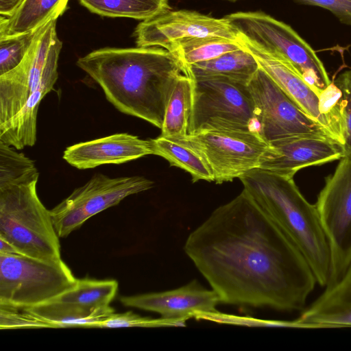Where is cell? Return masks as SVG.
Wrapping results in <instances>:
<instances>
[{
  "mask_svg": "<svg viewBox=\"0 0 351 351\" xmlns=\"http://www.w3.org/2000/svg\"><path fill=\"white\" fill-rule=\"evenodd\" d=\"M344 157L343 145L326 136H297L268 143L258 168L293 178L300 169Z\"/></svg>",
  "mask_w": 351,
  "mask_h": 351,
  "instance_id": "obj_14",
  "label": "cell"
},
{
  "mask_svg": "<svg viewBox=\"0 0 351 351\" xmlns=\"http://www.w3.org/2000/svg\"><path fill=\"white\" fill-rule=\"evenodd\" d=\"M152 141L154 154L164 158L171 166L189 173L193 182L214 181L209 165L203 156L191 145L187 136L175 138L160 135Z\"/></svg>",
  "mask_w": 351,
  "mask_h": 351,
  "instance_id": "obj_22",
  "label": "cell"
},
{
  "mask_svg": "<svg viewBox=\"0 0 351 351\" xmlns=\"http://www.w3.org/2000/svg\"><path fill=\"white\" fill-rule=\"evenodd\" d=\"M69 0H24L10 16L0 17V38L35 31L58 19L66 10Z\"/></svg>",
  "mask_w": 351,
  "mask_h": 351,
  "instance_id": "obj_20",
  "label": "cell"
},
{
  "mask_svg": "<svg viewBox=\"0 0 351 351\" xmlns=\"http://www.w3.org/2000/svg\"><path fill=\"white\" fill-rule=\"evenodd\" d=\"M308 5L318 6L331 12L339 21L351 25V0H295Z\"/></svg>",
  "mask_w": 351,
  "mask_h": 351,
  "instance_id": "obj_31",
  "label": "cell"
},
{
  "mask_svg": "<svg viewBox=\"0 0 351 351\" xmlns=\"http://www.w3.org/2000/svg\"><path fill=\"white\" fill-rule=\"evenodd\" d=\"M315 206L330 248L326 286L329 287L343 276L351 263V158L340 159L326 178Z\"/></svg>",
  "mask_w": 351,
  "mask_h": 351,
  "instance_id": "obj_9",
  "label": "cell"
},
{
  "mask_svg": "<svg viewBox=\"0 0 351 351\" xmlns=\"http://www.w3.org/2000/svg\"><path fill=\"white\" fill-rule=\"evenodd\" d=\"M193 80L188 134L206 130L258 131L256 109L247 84L222 76Z\"/></svg>",
  "mask_w": 351,
  "mask_h": 351,
  "instance_id": "obj_7",
  "label": "cell"
},
{
  "mask_svg": "<svg viewBox=\"0 0 351 351\" xmlns=\"http://www.w3.org/2000/svg\"><path fill=\"white\" fill-rule=\"evenodd\" d=\"M259 67L253 55L241 45L239 49L185 69L186 75L192 79L222 76L248 84Z\"/></svg>",
  "mask_w": 351,
  "mask_h": 351,
  "instance_id": "obj_21",
  "label": "cell"
},
{
  "mask_svg": "<svg viewBox=\"0 0 351 351\" xmlns=\"http://www.w3.org/2000/svg\"><path fill=\"white\" fill-rule=\"evenodd\" d=\"M184 250L221 303L300 311L317 283L297 245L243 189L189 235Z\"/></svg>",
  "mask_w": 351,
  "mask_h": 351,
  "instance_id": "obj_1",
  "label": "cell"
},
{
  "mask_svg": "<svg viewBox=\"0 0 351 351\" xmlns=\"http://www.w3.org/2000/svg\"><path fill=\"white\" fill-rule=\"evenodd\" d=\"M223 19L238 36L289 62L319 95L332 82L314 49L289 25L262 12H239Z\"/></svg>",
  "mask_w": 351,
  "mask_h": 351,
  "instance_id": "obj_6",
  "label": "cell"
},
{
  "mask_svg": "<svg viewBox=\"0 0 351 351\" xmlns=\"http://www.w3.org/2000/svg\"><path fill=\"white\" fill-rule=\"evenodd\" d=\"M115 280L77 279L75 285L53 300L95 312L110 306L118 291Z\"/></svg>",
  "mask_w": 351,
  "mask_h": 351,
  "instance_id": "obj_26",
  "label": "cell"
},
{
  "mask_svg": "<svg viewBox=\"0 0 351 351\" xmlns=\"http://www.w3.org/2000/svg\"><path fill=\"white\" fill-rule=\"evenodd\" d=\"M77 279L66 264L0 254V305L25 308L53 300Z\"/></svg>",
  "mask_w": 351,
  "mask_h": 351,
  "instance_id": "obj_8",
  "label": "cell"
},
{
  "mask_svg": "<svg viewBox=\"0 0 351 351\" xmlns=\"http://www.w3.org/2000/svg\"><path fill=\"white\" fill-rule=\"evenodd\" d=\"M0 254H19L15 248L2 237H0Z\"/></svg>",
  "mask_w": 351,
  "mask_h": 351,
  "instance_id": "obj_33",
  "label": "cell"
},
{
  "mask_svg": "<svg viewBox=\"0 0 351 351\" xmlns=\"http://www.w3.org/2000/svg\"><path fill=\"white\" fill-rule=\"evenodd\" d=\"M297 319L308 329L351 328V263Z\"/></svg>",
  "mask_w": 351,
  "mask_h": 351,
  "instance_id": "obj_18",
  "label": "cell"
},
{
  "mask_svg": "<svg viewBox=\"0 0 351 351\" xmlns=\"http://www.w3.org/2000/svg\"><path fill=\"white\" fill-rule=\"evenodd\" d=\"M187 138L206 160L217 184L258 168L268 145L255 130H206L188 134Z\"/></svg>",
  "mask_w": 351,
  "mask_h": 351,
  "instance_id": "obj_12",
  "label": "cell"
},
{
  "mask_svg": "<svg viewBox=\"0 0 351 351\" xmlns=\"http://www.w3.org/2000/svg\"><path fill=\"white\" fill-rule=\"evenodd\" d=\"M36 168L0 180V237L19 254L49 263L62 261L50 210L36 191Z\"/></svg>",
  "mask_w": 351,
  "mask_h": 351,
  "instance_id": "obj_5",
  "label": "cell"
},
{
  "mask_svg": "<svg viewBox=\"0 0 351 351\" xmlns=\"http://www.w3.org/2000/svg\"><path fill=\"white\" fill-rule=\"evenodd\" d=\"M56 21L39 28L21 64L0 75V141L16 149L34 145L40 103L58 77Z\"/></svg>",
  "mask_w": 351,
  "mask_h": 351,
  "instance_id": "obj_3",
  "label": "cell"
},
{
  "mask_svg": "<svg viewBox=\"0 0 351 351\" xmlns=\"http://www.w3.org/2000/svg\"><path fill=\"white\" fill-rule=\"evenodd\" d=\"M38 29L0 38V75L21 64L30 49Z\"/></svg>",
  "mask_w": 351,
  "mask_h": 351,
  "instance_id": "obj_27",
  "label": "cell"
},
{
  "mask_svg": "<svg viewBox=\"0 0 351 351\" xmlns=\"http://www.w3.org/2000/svg\"><path fill=\"white\" fill-rule=\"evenodd\" d=\"M119 300L125 306L157 313L161 317L185 322L200 313L217 311L216 306L221 303L214 290L205 289L195 280L175 289L122 296Z\"/></svg>",
  "mask_w": 351,
  "mask_h": 351,
  "instance_id": "obj_15",
  "label": "cell"
},
{
  "mask_svg": "<svg viewBox=\"0 0 351 351\" xmlns=\"http://www.w3.org/2000/svg\"><path fill=\"white\" fill-rule=\"evenodd\" d=\"M227 1H239V0H227Z\"/></svg>",
  "mask_w": 351,
  "mask_h": 351,
  "instance_id": "obj_34",
  "label": "cell"
},
{
  "mask_svg": "<svg viewBox=\"0 0 351 351\" xmlns=\"http://www.w3.org/2000/svg\"><path fill=\"white\" fill-rule=\"evenodd\" d=\"M239 43L255 58L259 66L310 117L324 126L338 142L333 126L319 110V95L285 60L264 52L238 36Z\"/></svg>",
  "mask_w": 351,
  "mask_h": 351,
  "instance_id": "obj_17",
  "label": "cell"
},
{
  "mask_svg": "<svg viewBox=\"0 0 351 351\" xmlns=\"http://www.w3.org/2000/svg\"><path fill=\"white\" fill-rule=\"evenodd\" d=\"M153 186L143 176L111 178L97 173L50 210L56 231L65 238L91 217Z\"/></svg>",
  "mask_w": 351,
  "mask_h": 351,
  "instance_id": "obj_10",
  "label": "cell"
},
{
  "mask_svg": "<svg viewBox=\"0 0 351 351\" xmlns=\"http://www.w3.org/2000/svg\"><path fill=\"white\" fill-rule=\"evenodd\" d=\"M76 64L119 111L160 129L173 88L186 74L182 63L159 47L101 48L80 58Z\"/></svg>",
  "mask_w": 351,
  "mask_h": 351,
  "instance_id": "obj_2",
  "label": "cell"
},
{
  "mask_svg": "<svg viewBox=\"0 0 351 351\" xmlns=\"http://www.w3.org/2000/svg\"><path fill=\"white\" fill-rule=\"evenodd\" d=\"M208 36L238 40L236 32L223 18L215 19L185 10H170L143 21L134 32L136 47L164 49L183 38Z\"/></svg>",
  "mask_w": 351,
  "mask_h": 351,
  "instance_id": "obj_13",
  "label": "cell"
},
{
  "mask_svg": "<svg viewBox=\"0 0 351 351\" xmlns=\"http://www.w3.org/2000/svg\"><path fill=\"white\" fill-rule=\"evenodd\" d=\"M342 91L344 157L351 158V69L335 80Z\"/></svg>",
  "mask_w": 351,
  "mask_h": 351,
  "instance_id": "obj_30",
  "label": "cell"
},
{
  "mask_svg": "<svg viewBox=\"0 0 351 351\" xmlns=\"http://www.w3.org/2000/svg\"><path fill=\"white\" fill-rule=\"evenodd\" d=\"M23 309L43 323L45 328H95L97 324L114 313L110 306L91 313L74 304L56 300Z\"/></svg>",
  "mask_w": 351,
  "mask_h": 351,
  "instance_id": "obj_19",
  "label": "cell"
},
{
  "mask_svg": "<svg viewBox=\"0 0 351 351\" xmlns=\"http://www.w3.org/2000/svg\"><path fill=\"white\" fill-rule=\"evenodd\" d=\"M193 80L186 74L177 80L167 104L161 136L175 138L188 135L193 105Z\"/></svg>",
  "mask_w": 351,
  "mask_h": 351,
  "instance_id": "obj_23",
  "label": "cell"
},
{
  "mask_svg": "<svg viewBox=\"0 0 351 351\" xmlns=\"http://www.w3.org/2000/svg\"><path fill=\"white\" fill-rule=\"evenodd\" d=\"M24 0H0L1 16H11Z\"/></svg>",
  "mask_w": 351,
  "mask_h": 351,
  "instance_id": "obj_32",
  "label": "cell"
},
{
  "mask_svg": "<svg viewBox=\"0 0 351 351\" xmlns=\"http://www.w3.org/2000/svg\"><path fill=\"white\" fill-rule=\"evenodd\" d=\"M196 319L208 320L219 324L248 326H269L304 328L302 324L298 319L293 321L269 320L254 318L252 317L237 316L226 314L218 311L203 313L197 315Z\"/></svg>",
  "mask_w": 351,
  "mask_h": 351,
  "instance_id": "obj_29",
  "label": "cell"
},
{
  "mask_svg": "<svg viewBox=\"0 0 351 351\" xmlns=\"http://www.w3.org/2000/svg\"><path fill=\"white\" fill-rule=\"evenodd\" d=\"M186 322L180 320L165 319L163 317L154 319L142 317L132 311L122 313H112L106 319L97 324L95 328H113L128 327H169L185 326Z\"/></svg>",
  "mask_w": 351,
  "mask_h": 351,
  "instance_id": "obj_28",
  "label": "cell"
},
{
  "mask_svg": "<svg viewBox=\"0 0 351 351\" xmlns=\"http://www.w3.org/2000/svg\"><path fill=\"white\" fill-rule=\"evenodd\" d=\"M247 86L256 109L258 132L267 143L297 136L332 138L324 126L306 114L261 67Z\"/></svg>",
  "mask_w": 351,
  "mask_h": 351,
  "instance_id": "obj_11",
  "label": "cell"
},
{
  "mask_svg": "<svg viewBox=\"0 0 351 351\" xmlns=\"http://www.w3.org/2000/svg\"><path fill=\"white\" fill-rule=\"evenodd\" d=\"M90 12L145 21L171 10L168 0H78Z\"/></svg>",
  "mask_w": 351,
  "mask_h": 351,
  "instance_id": "obj_25",
  "label": "cell"
},
{
  "mask_svg": "<svg viewBox=\"0 0 351 351\" xmlns=\"http://www.w3.org/2000/svg\"><path fill=\"white\" fill-rule=\"evenodd\" d=\"M154 154L152 139L128 133L114 134L66 148L63 159L78 169L107 164H122Z\"/></svg>",
  "mask_w": 351,
  "mask_h": 351,
  "instance_id": "obj_16",
  "label": "cell"
},
{
  "mask_svg": "<svg viewBox=\"0 0 351 351\" xmlns=\"http://www.w3.org/2000/svg\"><path fill=\"white\" fill-rule=\"evenodd\" d=\"M240 48L241 45L238 40L208 36L190 37L176 40L165 49L175 56L186 67L215 58Z\"/></svg>",
  "mask_w": 351,
  "mask_h": 351,
  "instance_id": "obj_24",
  "label": "cell"
},
{
  "mask_svg": "<svg viewBox=\"0 0 351 351\" xmlns=\"http://www.w3.org/2000/svg\"><path fill=\"white\" fill-rule=\"evenodd\" d=\"M239 179L243 190L297 245L317 283L326 287L330 276V248L315 204L303 196L293 178L255 168Z\"/></svg>",
  "mask_w": 351,
  "mask_h": 351,
  "instance_id": "obj_4",
  "label": "cell"
}]
</instances>
